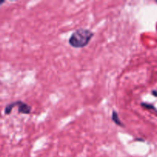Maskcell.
I'll list each match as a JSON object with an SVG mask.
<instances>
[{
	"label": "cell",
	"mask_w": 157,
	"mask_h": 157,
	"mask_svg": "<svg viewBox=\"0 0 157 157\" xmlns=\"http://www.w3.org/2000/svg\"><path fill=\"white\" fill-rule=\"evenodd\" d=\"M2 3H4V1H0V5L2 4Z\"/></svg>",
	"instance_id": "4"
},
{
	"label": "cell",
	"mask_w": 157,
	"mask_h": 157,
	"mask_svg": "<svg viewBox=\"0 0 157 157\" xmlns=\"http://www.w3.org/2000/svg\"><path fill=\"white\" fill-rule=\"evenodd\" d=\"M93 35V32L89 29H79L71 35L69 43L75 48H82L89 44Z\"/></svg>",
	"instance_id": "1"
},
{
	"label": "cell",
	"mask_w": 157,
	"mask_h": 157,
	"mask_svg": "<svg viewBox=\"0 0 157 157\" xmlns=\"http://www.w3.org/2000/svg\"><path fill=\"white\" fill-rule=\"evenodd\" d=\"M18 107V113H23V114H29L31 113V110H32V107L28 105L27 104L21 101H18L8 104L5 108V113L9 114L12 112L13 107Z\"/></svg>",
	"instance_id": "2"
},
{
	"label": "cell",
	"mask_w": 157,
	"mask_h": 157,
	"mask_svg": "<svg viewBox=\"0 0 157 157\" xmlns=\"http://www.w3.org/2000/svg\"><path fill=\"white\" fill-rule=\"evenodd\" d=\"M112 121H114V123H115V124H117V125L120 126V127H123V124H122L121 121H120L118 113H117V112H115V110H114V111L112 112Z\"/></svg>",
	"instance_id": "3"
}]
</instances>
